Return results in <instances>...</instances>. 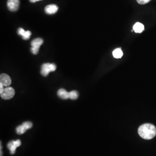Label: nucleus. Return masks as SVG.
<instances>
[{
    "instance_id": "1",
    "label": "nucleus",
    "mask_w": 156,
    "mask_h": 156,
    "mask_svg": "<svg viewBox=\"0 0 156 156\" xmlns=\"http://www.w3.org/2000/svg\"><path fill=\"white\" fill-rule=\"evenodd\" d=\"M138 132L142 138L147 140H151L156 136V127L152 124L145 123L140 126Z\"/></svg>"
},
{
    "instance_id": "2",
    "label": "nucleus",
    "mask_w": 156,
    "mask_h": 156,
    "mask_svg": "<svg viewBox=\"0 0 156 156\" xmlns=\"http://www.w3.org/2000/svg\"><path fill=\"white\" fill-rule=\"evenodd\" d=\"M56 69V66L53 63H45L42 64L41 69V74L44 76H46L50 72H53Z\"/></svg>"
},
{
    "instance_id": "3",
    "label": "nucleus",
    "mask_w": 156,
    "mask_h": 156,
    "mask_svg": "<svg viewBox=\"0 0 156 156\" xmlns=\"http://www.w3.org/2000/svg\"><path fill=\"white\" fill-rule=\"evenodd\" d=\"M15 94V90L11 87H6L3 92L1 94V97L4 100H10Z\"/></svg>"
},
{
    "instance_id": "4",
    "label": "nucleus",
    "mask_w": 156,
    "mask_h": 156,
    "mask_svg": "<svg viewBox=\"0 0 156 156\" xmlns=\"http://www.w3.org/2000/svg\"><path fill=\"white\" fill-rule=\"evenodd\" d=\"M33 127V123L30 122H26L23 123L22 125L19 126L16 128L17 134L19 135L23 134L27 130Z\"/></svg>"
},
{
    "instance_id": "5",
    "label": "nucleus",
    "mask_w": 156,
    "mask_h": 156,
    "mask_svg": "<svg viewBox=\"0 0 156 156\" xmlns=\"http://www.w3.org/2000/svg\"><path fill=\"white\" fill-rule=\"evenodd\" d=\"M22 144L20 140H12L10 141L7 147L8 149L10 151V153L11 154H15L16 148L17 147H19Z\"/></svg>"
},
{
    "instance_id": "6",
    "label": "nucleus",
    "mask_w": 156,
    "mask_h": 156,
    "mask_svg": "<svg viewBox=\"0 0 156 156\" xmlns=\"http://www.w3.org/2000/svg\"><path fill=\"white\" fill-rule=\"evenodd\" d=\"M19 5V0H8L7 7L10 11L15 12L17 11Z\"/></svg>"
},
{
    "instance_id": "7",
    "label": "nucleus",
    "mask_w": 156,
    "mask_h": 156,
    "mask_svg": "<svg viewBox=\"0 0 156 156\" xmlns=\"http://www.w3.org/2000/svg\"><path fill=\"white\" fill-rule=\"evenodd\" d=\"M0 83L5 87H9L12 83L11 79L6 73H2L0 75Z\"/></svg>"
},
{
    "instance_id": "8",
    "label": "nucleus",
    "mask_w": 156,
    "mask_h": 156,
    "mask_svg": "<svg viewBox=\"0 0 156 156\" xmlns=\"http://www.w3.org/2000/svg\"><path fill=\"white\" fill-rule=\"evenodd\" d=\"M58 9V6L55 4H51L47 5L45 8V11L47 14L52 15L56 13Z\"/></svg>"
},
{
    "instance_id": "9",
    "label": "nucleus",
    "mask_w": 156,
    "mask_h": 156,
    "mask_svg": "<svg viewBox=\"0 0 156 156\" xmlns=\"http://www.w3.org/2000/svg\"><path fill=\"white\" fill-rule=\"evenodd\" d=\"M58 96L63 100H67L69 98V93L68 92L67 90L64 89H60L58 90L57 91Z\"/></svg>"
},
{
    "instance_id": "10",
    "label": "nucleus",
    "mask_w": 156,
    "mask_h": 156,
    "mask_svg": "<svg viewBox=\"0 0 156 156\" xmlns=\"http://www.w3.org/2000/svg\"><path fill=\"white\" fill-rule=\"evenodd\" d=\"M133 30L136 33H141L144 30V26L140 23H136L133 26Z\"/></svg>"
},
{
    "instance_id": "11",
    "label": "nucleus",
    "mask_w": 156,
    "mask_h": 156,
    "mask_svg": "<svg viewBox=\"0 0 156 156\" xmlns=\"http://www.w3.org/2000/svg\"><path fill=\"white\" fill-rule=\"evenodd\" d=\"M43 43H44L43 39L41 38H36L34 39L33 41H32L31 45V47L39 48L40 46L43 44Z\"/></svg>"
},
{
    "instance_id": "12",
    "label": "nucleus",
    "mask_w": 156,
    "mask_h": 156,
    "mask_svg": "<svg viewBox=\"0 0 156 156\" xmlns=\"http://www.w3.org/2000/svg\"><path fill=\"white\" fill-rule=\"evenodd\" d=\"M123 56V51L120 48H117L113 51V56L116 58H120Z\"/></svg>"
},
{
    "instance_id": "13",
    "label": "nucleus",
    "mask_w": 156,
    "mask_h": 156,
    "mask_svg": "<svg viewBox=\"0 0 156 156\" xmlns=\"http://www.w3.org/2000/svg\"><path fill=\"white\" fill-rule=\"evenodd\" d=\"M69 99H71V100H75L78 98V97H79V93L77 91L73 90V91L69 92Z\"/></svg>"
},
{
    "instance_id": "14",
    "label": "nucleus",
    "mask_w": 156,
    "mask_h": 156,
    "mask_svg": "<svg viewBox=\"0 0 156 156\" xmlns=\"http://www.w3.org/2000/svg\"><path fill=\"white\" fill-rule=\"evenodd\" d=\"M31 33L30 31H26L24 34L23 35L22 38L24 40H27L29 39L31 37Z\"/></svg>"
},
{
    "instance_id": "15",
    "label": "nucleus",
    "mask_w": 156,
    "mask_h": 156,
    "mask_svg": "<svg viewBox=\"0 0 156 156\" xmlns=\"http://www.w3.org/2000/svg\"><path fill=\"white\" fill-rule=\"evenodd\" d=\"M138 3L141 4V5H144L146 4H147L148 2H149L151 0H136Z\"/></svg>"
},
{
    "instance_id": "16",
    "label": "nucleus",
    "mask_w": 156,
    "mask_h": 156,
    "mask_svg": "<svg viewBox=\"0 0 156 156\" xmlns=\"http://www.w3.org/2000/svg\"><path fill=\"white\" fill-rule=\"evenodd\" d=\"M39 49V48H35V47H31V52L33 53L34 55H37L38 53Z\"/></svg>"
},
{
    "instance_id": "17",
    "label": "nucleus",
    "mask_w": 156,
    "mask_h": 156,
    "mask_svg": "<svg viewBox=\"0 0 156 156\" xmlns=\"http://www.w3.org/2000/svg\"><path fill=\"white\" fill-rule=\"evenodd\" d=\"M25 30L22 28H19L18 29V30H17V33L19 35H20V36H22V37L23 35L25 33Z\"/></svg>"
},
{
    "instance_id": "18",
    "label": "nucleus",
    "mask_w": 156,
    "mask_h": 156,
    "mask_svg": "<svg viewBox=\"0 0 156 156\" xmlns=\"http://www.w3.org/2000/svg\"><path fill=\"white\" fill-rule=\"evenodd\" d=\"M4 86L2 84L0 83V94H1V93L3 92V91L4 90Z\"/></svg>"
},
{
    "instance_id": "19",
    "label": "nucleus",
    "mask_w": 156,
    "mask_h": 156,
    "mask_svg": "<svg viewBox=\"0 0 156 156\" xmlns=\"http://www.w3.org/2000/svg\"><path fill=\"white\" fill-rule=\"evenodd\" d=\"M30 1L32 3H34V2H36L38 1V0H30Z\"/></svg>"
},
{
    "instance_id": "20",
    "label": "nucleus",
    "mask_w": 156,
    "mask_h": 156,
    "mask_svg": "<svg viewBox=\"0 0 156 156\" xmlns=\"http://www.w3.org/2000/svg\"><path fill=\"white\" fill-rule=\"evenodd\" d=\"M41 1V0H38V1Z\"/></svg>"
}]
</instances>
